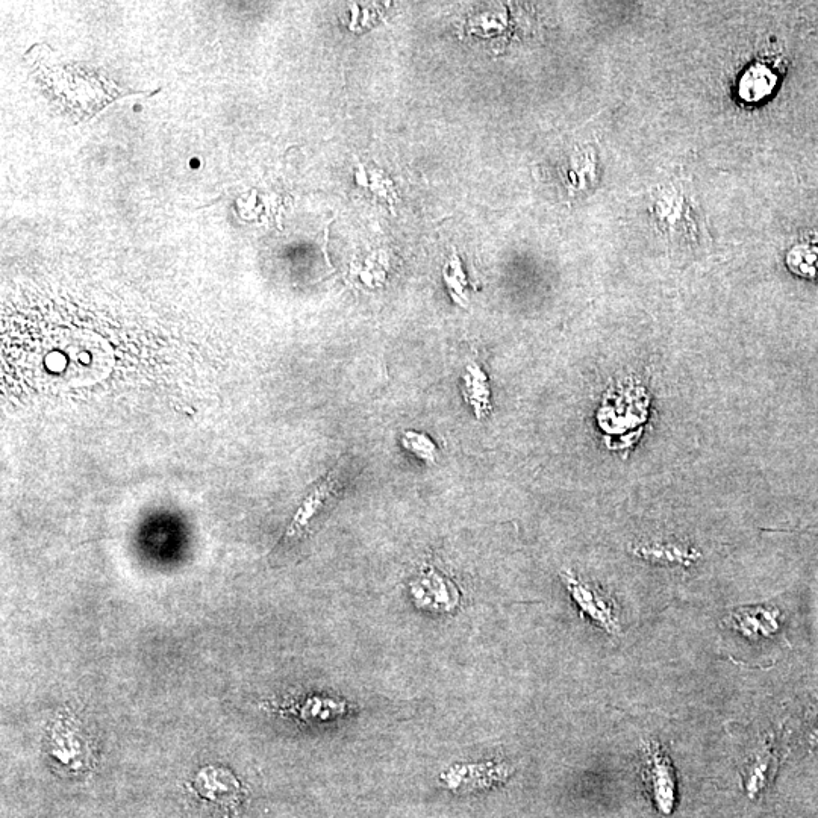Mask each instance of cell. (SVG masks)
<instances>
[{
    "mask_svg": "<svg viewBox=\"0 0 818 818\" xmlns=\"http://www.w3.org/2000/svg\"><path fill=\"white\" fill-rule=\"evenodd\" d=\"M644 781L649 787L653 805L662 815H670L676 806V779L672 764L658 747L652 746L647 750Z\"/></svg>",
    "mask_w": 818,
    "mask_h": 818,
    "instance_id": "cell-1",
    "label": "cell"
},
{
    "mask_svg": "<svg viewBox=\"0 0 818 818\" xmlns=\"http://www.w3.org/2000/svg\"><path fill=\"white\" fill-rule=\"evenodd\" d=\"M463 394L479 420L490 413V384L478 363H470L467 366L463 376Z\"/></svg>",
    "mask_w": 818,
    "mask_h": 818,
    "instance_id": "cell-5",
    "label": "cell"
},
{
    "mask_svg": "<svg viewBox=\"0 0 818 818\" xmlns=\"http://www.w3.org/2000/svg\"><path fill=\"white\" fill-rule=\"evenodd\" d=\"M564 582L569 587L570 594H572L576 605L581 608L582 614L590 617L597 625L602 626L603 631L608 632V634H617L619 632V620L614 617L606 603L599 599L590 588L585 587L570 575L564 576Z\"/></svg>",
    "mask_w": 818,
    "mask_h": 818,
    "instance_id": "cell-3",
    "label": "cell"
},
{
    "mask_svg": "<svg viewBox=\"0 0 818 818\" xmlns=\"http://www.w3.org/2000/svg\"><path fill=\"white\" fill-rule=\"evenodd\" d=\"M335 485H337V478H335V473H331L310 496L303 500L302 506H300L299 511H297L296 516H294L293 522L288 526L287 538L297 537V535L302 534V531H305L308 523L319 513L323 503L334 493Z\"/></svg>",
    "mask_w": 818,
    "mask_h": 818,
    "instance_id": "cell-7",
    "label": "cell"
},
{
    "mask_svg": "<svg viewBox=\"0 0 818 818\" xmlns=\"http://www.w3.org/2000/svg\"><path fill=\"white\" fill-rule=\"evenodd\" d=\"M812 743H814V744L818 743V729H817V731H815L814 740H812Z\"/></svg>",
    "mask_w": 818,
    "mask_h": 818,
    "instance_id": "cell-10",
    "label": "cell"
},
{
    "mask_svg": "<svg viewBox=\"0 0 818 818\" xmlns=\"http://www.w3.org/2000/svg\"><path fill=\"white\" fill-rule=\"evenodd\" d=\"M402 444L406 450L413 452L419 458L425 459L428 463H435L437 458V446L434 441L426 434H419V432L406 431L402 435Z\"/></svg>",
    "mask_w": 818,
    "mask_h": 818,
    "instance_id": "cell-8",
    "label": "cell"
},
{
    "mask_svg": "<svg viewBox=\"0 0 818 818\" xmlns=\"http://www.w3.org/2000/svg\"><path fill=\"white\" fill-rule=\"evenodd\" d=\"M196 788L202 796L210 797L217 802H225L237 796L240 785L228 770L207 767L197 775Z\"/></svg>",
    "mask_w": 818,
    "mask_h": 818,
    "instance_id": "cell-6",
    "label": "cell"
},
{
    "mask_svg": "<svg viewBox=\"0 0 818 818\" xmlns=\"http://www.w3.org/2000/svg\"><path fill=\"white\" fill-rule=\"evenodd\" d=\"M88 741L82 737V731L72 717H61L52 729V755L60 761L72 764L76 759L87 755Z\"/></svg>",
    "mask_w": 818,
    "mask_h": 818,
    "instance_id": "cell-4",
    "label": "cell"
},
{
    "mask_svg": "<svg viewBox=\"0 0 818 818\" xmlns=\"http://www.w3.org/2000/svg\"><path fill=\"white\" fill-rule=\"evenodd\" d=\"M444 281H446L447 287H449L450 293L455 297L456 302L464 303V300H466L464 290L467 287V279L456 255H453L449 267L444 270Z\"/></svg>",
    "mask_w": 818,
    "mask_h": 818,
    "instance_id": "cell-9",
    "label": "cell"
},
{
    "mask_svg": "<svg viewBox=\"0 0 818 818\" xmlns=\"http://www.w3.org/2000/svg\"><path fill=\"white\" fill-rule=\"evenodd\" d=\"M411 590H413L417 603L423 608L450 611L458 605V591L455 585L447 581L435 569H429L428 572L423 573L422 578L417 579L411 585Z\"/></svg>",
    "mask_w": 818,
    "mask_h": 818,
    "instance_id": "cell-2",
    "label": "cell"
}]
</instances>
